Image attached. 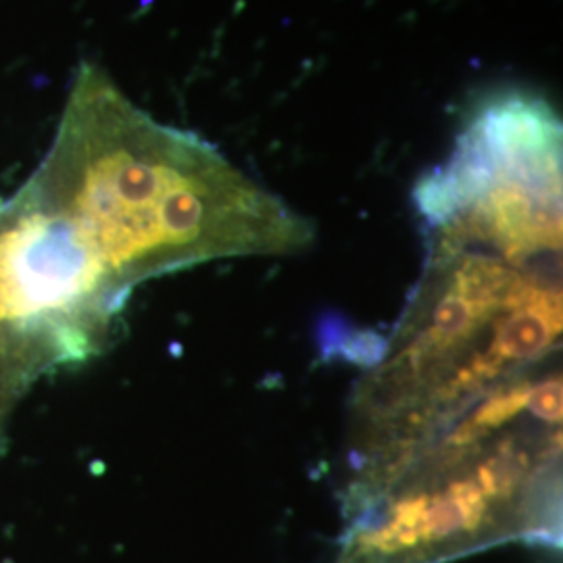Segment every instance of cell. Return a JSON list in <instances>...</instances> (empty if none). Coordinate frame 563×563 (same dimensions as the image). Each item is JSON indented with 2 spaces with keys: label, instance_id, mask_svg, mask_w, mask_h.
<instances>
[{
  "label": "cell",
  "instance_id": "1",
  "mask_svg": "<svg viewBox=\"0 0 563 563\" xmlns=\"http://www.w3.org/2000/svg\"><path fill=\"white\" fill-rule=\"evenodd\" d=\"M416 205L422 280L360 386L355 443L418 430L560 355V162L520 142L465 141L423 176Z\"/></svg>",
  "mask_w": 563,
  "mask_h": 563
},
{
  "label": "cell",
  "instance_id": "2",
  "mask_svg": "<svg viewBox=\"0 0 563 563\" xmlns=\"http://www.w3.org/2000/svg\"><path fill=\"white\" fill-rule=\"evenodd\" d=\"M32 178L76 225L123 302L142 282L178 269L286 255L313 241L309 220L220 148L153 120L90 63L81 65Z\"/></svg>",
  "mask_w": 563,
  "mask_h": 563
},
{
  "label": "cell",
  "instance_id": "3",
  "mask_svg": "<svg viewBox=\"0 0 563 563\" xmlns=\"http://www.w3.org/2000/svg\"><path fill=\"white\" fill-rule=\"evenodd\" d=\"M560 357L357 460L336 563H444L562 537Z\"/></svg>",
  "mask_w": 563,
  "mask_h": 563
}]
</instances>
